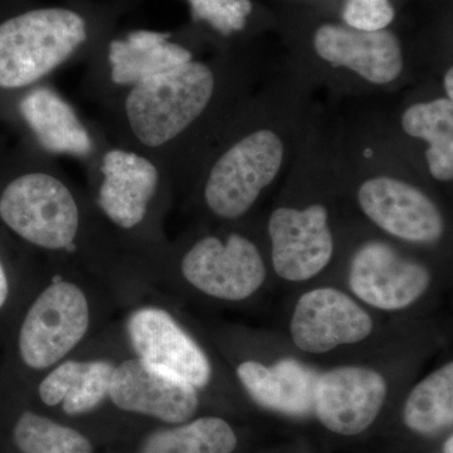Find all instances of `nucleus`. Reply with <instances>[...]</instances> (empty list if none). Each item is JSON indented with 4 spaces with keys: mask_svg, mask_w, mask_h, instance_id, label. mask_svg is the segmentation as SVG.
Returning a JSON list of instances; mask_svg holds the SVG:
<instances>
[{
    "mask_svg": "<svg viewBox=\"0 0 453 453\" xmlns=\"http://www.w3.org/2000/svg\"><path fill=\"white\" fill-rule=\"evenodd\" d=\"M88 301L79 286L67 281L50 283L32 303L20 326L18 348L32 369L50 368L88 333Z\"/></svg>",
    "mask_w": 453,
    "mask_h": 453,
    "instance_id": "nucleus-5",
    "label": "nucleus"
},
{
    "mask_svg": "<svg viewBox=\"0 0 453 453\" xmlns=\"http://www.w3.org/2000/svg\"><path fill=\"white\" fill-rule=\"evenodd\" d=\"M357 201L369 219L401 240L428 243L442 235L443 219L437 205L401 179H369L360 186Z\"/></svg>",
    "mask_w": 453,
    "mask_h": 453,
    "instance_id": "nucleus-11",
    "label": "nucleus"
},
{
    "mask_svg": "<svg viewBox=\"0 0 453 453\" xmlns=\"http://www.w3.org/2000/svg\"><path fill=\"white\" fill-rule=\"evenodd\" d=\"M196 19L205 20L222 35L241 31L251 14L250 0H188Z\"/></svg>",
    "mask_w": 453,
    "mask_h": 453,
    "instance_id": "nucleus-24",
    "label": "nucleus"
},
{
    "mask_svg": "<svg viewBox=\"0 0 453 453\" xmlns=\"http://www.w3.org/2000/svg\"><path fill=\"white\" fill-rule=\"evenodd\" d=\"M0 219L27 242L46 250L71 249L80 226L73 193L44 173L22 175L5 188Z\"/></svg>",
    "mask_w": 453,
    "mask_h": 453,
    "instance_id": "nucleus-3",
    "label": "nucleus"
},
{
    "mask_svg": "<svg viewBox=\"0 0 453 453\" xmlns=\"http://www.w3.org/2000/svg\"><path fill=\"white\" fill-rule=\"evenodd\" d=\"M318 55L335 67H347L375 85L398 79L403 57L395 35L388 31H360L325 25L315 33Z\"/></svg>",
    "mask_w": 453,
    "mask_h": 453,
    "instance_id": "nucleus-14",
    "label": "nucleus"
},
{
    "mask_svg": "<svg viewBox=\"0 0 453 453\" xmlns=\"http://www.w3.org/2000/svg\"><path fill=\"white\" fill-rule=\"evenodd\" d=\"M283 155L285 146L273 131L244 136L211 168L204 190L208 207L222 219L242 216L279 174Z\"/></svg>",
    "mask_w": 453,
    "mask_h": 453,
    "instance_id": "nucleus-4",
    "label": "nucleus"
},
{
    "mask_svg": "<svg viewBox=\"0 0 453 453\" xmlns=\"http://www.w3.org/2000/svg\"><path fill=\"white\" fill-rule=\"evenodd\" d=\"M403 417L408 428L426 436L452 426V363L432 372L412 390L405 402Z\"/></svg>",
    "mask_w": 453,
    "mask_h": 453,
    "instance_id": "nucleus-22",
    "label": "nucleus"
},
{
    "mask_svg": "<svg viewBox=\"0 0 453 453\" xmlns=\"http://www.w3.org/2000/svg\"><path fill=\"white\" fill-rule=\"evenodd\" d=\"M342 16L350 28L372 32L388 27L395 13L389 0H348Z\"/></svg>",
    "mask_w": 453,
    "mask_h": 453,
    "instance_id": "nucleus-25",
    "label": "nucleus"
},
{
    "mask_svg": "<svg viewBox=\"0 0 453 453\" xmlns=\"http://www.w3.org/2000/svg\"><path fill=\"white\" fill-rule=\"evenodd\" d=\"M98 204L115 225L134 228L144 219L157 190L159 174L153 163L131 151H107Z\"/></svg>",
    "mask_w": 453,
    "mask_h": 453,
    "instance_id": "nucleus-15",
    "label": "nucleus"
},
{
    "mask_svg": "<svg viewBox=\"0 0 453 453\" xmlns=\"http://www.w3.org/2000/svg\"><path fill=\"white\" fill-rule=\"evenodd\" d=\"M443 451L445 453H453V437H449V440L446 441L445 447H443Z\"/></svg>",
    "mask_w": 453,
    "mask_h": 453,
    "instance_id": "nucleus-28",
    "label": "nucleus"
},
{
    "mask_svg": "<svg viewBox=\"0 0 453 453\" xmlns=\"http://www.w3.org/2000/svg\"><path fill=\"white\" fill-rule=\"evenodd\" d=\"M109 396L122 411L168 423L186 422L198 408L192 384L151 368L138 357L113 368Z\"/></svg>",
    "mask_w": 453,
    "mask_h": 453,
    "instance_id": "nucleus-13",
    "label": "nucleus"
},
{
    "mask_svg": "<svg viewBox=\"0 0 453 453\" xmlns=\"http://www.w3.org/2000/svg\"><path fill=\"white\" fill-rule=\"evenodd\" d=\"M402 127L407 135L428 142L429 172L437 180L453 178V101L437 98L408 107L402 116Z\"/></svg>",
    "mask_w": 453,
    "mask_h": 453,
    "instance_id": "nucleus-20",
    "label": "nucleus"
},
{
    "mask_svg": "<svg viewBox=\"0 0 453 453\" xmlns=\"http://www.w3.org/2000/svg\"><path fill=\"white\" fill-rule=\"evenodd\" d=\"M9 296V281L4 267L0 262V309L5 305Z\"/></svg>",
    "mask_w": 453,
    "mask_h": 453,
    "instance_id": "nucleus-26",
    "label": "nucleus"
},
{
    "mask_svg": "<svg viewBox=\"0 0 453 453\" xmlns=\"http://www.w3.org/2000/svg\"><path fill=\"white\" fill-rule=\"evenodd\" d=\"M237 375L250 395L268 410L290 416H308L315 411L319 375L296 360H281L270 368L244 362Z\"/></svg>",
    "mask_w": 453,
    "mask_h": 453,
    "instance_id": "nucleus-16",
    "label": "nucleus"
},
{
    "mask_svg": "<svg viewBox=\"0 0 453 453\" xmlns=\"http://www.w3.org/2000/svg\"><path fill=\"white\" fill-rule=\"evenodd\" d=\"M88 40L85 19L62 8L35 9L0 25V88H20L67 61Z\"/></svg>",
    "mask_w": 453,
    "mask_h": 453,
    "instance_id": "nucleus-2",
    "label": "nucleus"
},
{
    "mask_svg": "<svg viewBox=\"0 0 453 453\" xmlns=\"http://www.w3.org/2000/svg\"><path fill=\"white\" fill-rule=\"evenodd\" d=\"M168 33L134 31L110 43L109 62L116 85L134 86L192 61V53L169 42Z\"/></svg>",
    "mask_w": 453,
    "mask_h": 453,
    "instance_id": "nucleus-18",
    "label": "nucleus"
},
{
    "mask_svg": "<svg viewBox=\"0 0 453 453\" xmlns=\"http://www.w3.org/2000/svg\"><path fill=\"white\" fill-rule=\"evenodd\" d=\"M181 271L188 281L217 299L240 301L251 296L266 279L257 247L240 234L203 238L187 253Z\"/></svg>",
    "mask_w": 453,
    "mask_h": 453,
    "instance_id": "nucleus-6",
    "label": "nucleus"
},
{
    "mask_svg": "<svg viewBox=\"0 0 453 453\" xmlns=\"http://www.w3.org/2000/svg\"><path fill=\"white\" fill-rule=\"evenodd\" d=\"M431 281L427 268L402 257L389 244L366 243L356 253L349 285L360 300L381 310L412 305Z\"/></svg>",
    "mask_w": 453,
    "mask_h": 453,
    "instance_id": "nucleus-10",
    "label": "nucleus"
},
{
    "mask_svg": "<svg viewBox=\"0 0 453 453\" xmlns=\"http://www.w3.org/2000/svg\"><path fill=\"white\" fill-rule=\"evenodd\" d=\"M111 363H62L40 384V396L44 404L62 403L65 413L77 416L91 412L109 396L113 372Z\"/></svg>",
    "mask_w": 453,
    "mask_h": 453,
    "instance_id": "nucleus-19",
    "label": "nucleus"
},
{
    "mask_svg": "<svg viewBox=\"0 0 453 453\" xmlns=\"http://www.w3.org/2000/svg\"><path fill=\"white\" fill-rule=\"evenodd\" d=\"M13 438L22 453H92L91 442L79 431L33 412L19 417Z\"/></svg>",
    "mask_w": 453,
    "mask_h": 453,
    "instance_id": "nucleus-23",
    "label": "nucleus"
},
{
    "mask_svg": "<svg viewBox=\"0 0 453 453\" xmlns=\"http://www.w3.org/2000/svg\"><path fill=\"white\" fill-rule=\"evenodd\" d=\"M386 396L387 383L380 372L362 366H340L319 377L315 412L330 431L356 436L374 422Z\"/></svg>",
    "mask_w": 453,
    "mask_h": 453,
    "instance_id": "nucleus-9",
    "label": "nucleus"
},
{
    "mask_svg": "<svg viewBox=\"0 0 453 453\" xmlns=\"http://www.w3.org/2000/svg\"><path fill=\"white\" fill-rule=\"evenodd\" d=\"M273 264L277 275L288 281H305L329 264L334 252L327 211L320 204L305 210L279 208L268 222Z\"/></svg>",
    "mask_w": 453,
    "mask_h": 453,
    "instance_id": "nucleus-7",
    "label": "nucleus"
},
{
    "mask_svg": "<svg viewBox=\"0 0 453 453\" xmlns=\"http://www.w3.org/2000/svg\"><path fill=\"white\" fill-rule=\"evenodd\" d=\"M372 329L368 312L335 288L306 292L297 301L291 320L292 340L308 353H326L339 345L362 342Z\"/></svg>",
    "mask_w": 453,
    "mask_h": 453,
    "instance_id": "nucleus-12",
    "label": "nucleus"
},
{
    "mask_svg": "<svg viewBox=\"0 0 453 453\" xmlns=\"http://www.w3.org/2000/svg\"><path fill=\"white\" fill-rule=\"evenodd\" d=\"M234 429L217 417H203L179 427L160 429L145 438L139 453H232Z\"/></svg>",
    "mask_w": 453,
    "mask_h": 453,
    "instance_id": "nucleus-21",
    "label": "nucleus"
},
{
    "mask_svg": "<svg viewBox=\"0 0 453 453\" xmlns=\"http://www.w3.org/2000/svg\"><path fill=\"white\" fill-rule=\"evenodd\" d=\"M127 334L138 359L157 371L203 388L211 380L207 357L195 340L162 309L144 308L127 321Z\"/></svg>",
    "mask_w": 453,
    "mask_h": 453,
    "instance_id": "nucleus-8",
    "label": "nucleus"
},
{
    "mask_svg": "<svg viewBox=\"0 0 453 453\" xmlns=\"http://www.w3.org/2000/svg\"><path fill=\"white\" fill-rule=\"evenodd\" d=\"M20 113L40 144L50 153L85 157L92 139L73 107L50 88L33 89L20 101Z\"/></svg>",
    "mask_w": 453,
    "mask_h": 453,
    "instance_id": "nucleus-17",
    "label": "nucleus"
},
{
    "mask_svg": "<svg viewBox=\"0 0 453 453\" xmlns=\"http://www.w3.org/2000/svg\"><path fill=\"white\" fill-rule=\"evenodd\" d=\"M445 89L447 98L449 100H452L453 98V70L452 68H449L445 76Z\"/></svg>",
    "mask_w": 453,
    "mask_h": 453,
    "instance_id": "nucleus-27",
    "label": "nucleus"
},
{
    "mask_svg": "<svg viewBox=\"0 0 453 453\" xmlns=\"http://www.w3.org/2000/svg\"><path fill=\"white\" fill-rule=\"evenodd\" d=\"M214 88L211 68L193 59L136 83L125 103L131 131L148 148L166 144L204 112Z\"/></svg>",
    "mask_w": 453,
    "mask_h": 453,
    "instance_id": "nucleus-1",
    "label": "nucleus"
}]
</instances>
